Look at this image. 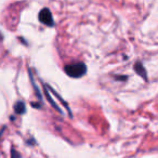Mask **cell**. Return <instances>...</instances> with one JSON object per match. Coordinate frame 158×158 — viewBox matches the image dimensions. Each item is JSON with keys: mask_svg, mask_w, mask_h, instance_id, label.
Here are the masks:
<instances>
[{"mask_svg": "<svg viewBox=\"0 0 158 158\" xmlns=\"http://www.w3.org/2000/svg\"><path fill=\"white\" fill-rule=\"evenodd\" d=\"M39 21L42 24L47 25V26H53V25H54L52 13H51V11L48 8H44V9L39 12Z\"/></svg>", "mask_w": 158, "mask_h": 158, "instance_id": "7a4b0ae2", "label": "cell"}, {"mask_svg": "<svg viewBox=\"0 0 158 158\" xmlns=\"http://www.w3.org/2000/svg\"><path fill=\"white\" fill-rule=\"evenodd\" d=\"M14 112H15L18 115H23V114H24V113L26 112V107H25L24 102H22V101L16 102L15 105H14Z\"/></svg>", "mask_w": 158, "mask_h": 158, "instance_id": "277c9868", "label": "cell"}, {"mask_svg": "<svg viewBox=\"0 0 158 158\" xmlns=\"http://www.w3.org/2000/svg\"><path fill=\"white\" fill-rule=\"evenodd\" d=\"M66 75L72 78H80L87 73V66L86 64L78 62V63H73L69 65H66L64 67Z\"/></svg>", "mask_w": 158, "mask_h": 158, "instance_id": "6da1fadb", "label": "cell"}, {"mask_svg": "<svg viewBox=\"0 0 158 158\" xmlns=\"http://www.w3.org/2000/svg\"><path fill=\"white\" fill-rule=\"evenodd\" d=\"M134 69H135V72L138 73V74L140 75L141 77H143V78L146 80V78H147L146 70H145L144 66L142 65V63H141V62H138V63H135V65H134Z\"/></svg>", "mask_w": 158, "mask_h": 158, "instance_id": "3957f363", "label": "cell"}, {"mask_svg": "<svg viewBox=\"0 0 158 158\" xmlns=\"http://www.w3.org/2000/svg\"><path fill=\"white\" fill-rule=\"evenodd\" d=\"M11 158H21L20 153L18 151H15L14 148L11 149Z\"/></svg>", "mask_w": 158, "mask_h": 158, "instance_id": "5b68a950", "label": "cell"}]
</instances>
